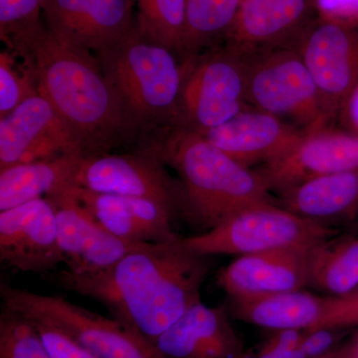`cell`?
Returning <instances> with one entry per match:
<instances>
[{
    "mask_svg": "<svg viewBox=\"0 0 358 358\" xmlns=\"http://www.w3.org/2000/svg\"><path fill=\"white\" fill-rule=\"evenodd\" d=\"M210 270L209 256L192 251L183 238L147 243L114 265L92 274L66 270L49 274L59 288L93 299L112 317L155 345L192 306Z\"/></svg>",
    "mask_w": 358,
    "mask_h": 358,
    "instance_id": "6da1fadb",
    "label": "cell"
},
{
    "mask_svg": "<svg viewBox=\"0 0 358 358\" xmlns=\"http://www.w3.org/2000/svg\"><path fill=\"white\" fill-rule=\"evenodd\" d=\"M21 54L31 63L39 95L76 134L86 157L103 154L126 115L98 59L44 27Z\"/></svg>",
    "mask_w": 358,
    "mask_h": 358,
    "instance_id": "7a4b0ae2",
    "label": "cell"
},
{
    "mask_svg": "<svg viewBox=\"0 0 358 358\" xmlns=\"http://www.w3.org/2000/svg\"><path fill=\"white\" fill-rule=\"evenodd\" d=\"M154 150L178 174L185 219L202 232L252 205L275 201L256 169L242 166L192 129L176 126Z\"/></svg>",
    "mask_w": 358,
    "mask_h": 358,
    "instance_id": "3957f363",
    "label": "cell"
},
{
    "mask_svg": "<svg viewBox=\"0 0 358 358\" xmlns=\"http://www.w3.org/2000/svg\"><path fill=\"white\" fill-rule=\"evenodd\" d=\"M176 52L150 41L136 26L126 38L99 54V62L121 100L124 115L136 120L176 121L185 62Z\"/></svg>",
    "mask_w": 358,
    "mask_h": 358,
    "instance_id": "277c9868",
    "label": "cell"
},
{
    "mask_svg": "<svg viewBox=\"0 0 358 358\" xmlns=\"http://www.w3.org/2000/svg\"><path fill=\"white\" fill-rule=\"evenodd\" d=\"M247 103L305 133L334 121L317 84L293 47H277L243 55Z\"/></svg>",
    "mask_w": 358,
    "mask_h": 358,
    "instance_id": "5b68a950",
    "label": "cell"
},
{
    "mask_svg": "<svg viewBox=\"0 0 358 358\" xmlns=\"http://www.w3.org/2000/svg\"><path fill=\"white\" fill-rule=\"evenodd\" d=\"M338 234V228L301 217L274 201L242 209L210 230L183 238V243L201 255L239 257L312 249Z\"/></svg>",
    "mask_w": 358,
    "mask_h": 358,
    "instance_id": "8992f818",
    "label": "cell"
},
{
    "mask_svg": "<svg viewBox=\"0 0 358 358\" xmlns=\"http://www.w3.org/2000/svg\"><path fill=\"white\" fill-rule=\"evenodd\" d=\"M0 294L3 307L57 329L99 358H164L154 345L119 320L90 312L60 296L3 284Z\"/></svg>",
    "mask_w": 358,
    "mask_h": 358,
    "instance_id": "52a82bcc",
    "label": "cell"
},
{
    "mask_svg": "<svg viewBox=\"0 0 358 358\" xmlns=\"http://www.w3.org/2000/svg\"><path fill=\"white\" fill-rule=\"evenodd\" d=\"M176 124L204 134L248 108L246 63L228 46L185 59Z\"/></svg>",
    "mask_w": 358,
    "mask_h": 358,
    "instance_id": "ba28073f",
    "label": "cell"
},
{
    "mask_svg": "<svg viewBox=\"0 0 358 358\" xmlns=\"http://www.w3.org/2000/svg\"><path fill=\"white\" fill-rule=\"evenodd\" d=\"M166 166L154 148L136 154L89 155L80 162L73 185L95 192L152 200L176 219L185 218L182 186Z\"/></svg>",
    "mask_w": 358,
    "mask_h": 358,
    "instance_id": "9c48e42d",
    "label": "cell"
},
{
    "mask_svg": "<svg viewBox=\"0 0 358 358\" xmlns=\"http://www.w3.org/2000/svg\"><path fill=\"white\" fill-rule=\"evenodd\" d=\"M293 48L300 54L334 121L358 84V25L317 16Z\"/></svg>",
    "mask_w": 358,
    "mask_h": 358,
    "instance_id": "30bf717a",
    "label": "cell"
},
{
    "mask_svg": "<svg viewBox=\"0 0 358 358\" xmlns=\"http://www.w3.org/2000/svg\"><path fill=\"white\" fill-rule=\"evenodd\" d=\"M72 155L86 157L81 141L38 93L0 120V171Z\"/></svg>",
    "mask_w": 358,
    "mask_h": 358,
    "instance_id": "8fae6325",
    "label": "cell"
},
{
    "mask_svg": "<svg viewBox=\"0 0 358 358\" xmlns=\"http://www.w3.org/2000/svg\"><path fill=\"white\" fill-rule=\"evenodd\" d=\"M358 169V136L331 124L306 134L288 152L256 169L271 193L308 180Z\"/></svg>",
    "mask_w": 358,
    "mask_h": 358,
    "instance_id": "7c38bea8",
    "label": "cell"
},
{
    "mask_svg": "<svg viewBox=\"0 0 358 358\" xmlns=\"http://www.w3.org/2000/svg\"><path fill=\"white\" fill-rule=\"evenodd\" d=\"M0 261L34 274L51 272L64 263L55 209L46 197L0 212Z\"/></svg>",
    "mask_w": 358,
    "mask_h": 358,
    "instance_id": "4fadbf2b",
    "label": "cell"
},
{
    "mask_svg": "<svg viewBox=\"0 0 358 358\" xmlns=\"http://www.w3.org/2000/svg\"><path fill=\"white\" fill-rule=\"evenodd\" d=\"M46 199L55 209L59 246L70 272H99L114 265L131 250L147 244L131 243L110 234L75 199L69 186Z\"/></svg>",
    "mask_w": 358,
    "mask_h": 358,
    "instance_id": "5bb4252c",
    "label": "cell"
},
{
    "mask_svg": "<svg viewBox=\"0 0 358 358\" xmlns=\"http://www.w3.org/2000/svg\"><path fill=\"white\" fill-rule=\"evenodd\" d=\"M48 29L63 41L96 53L133 31L129 0H44Z\"/></svg>",
    "mask_w": 358,
    "mask_h": 358,
    "instance_id": "9a60e30c",
    "label": "cell"
},
{
    "mask_svg": "<svg viewBox=\"0 0 358 358\" xmlns=\"http://www.w3.org/2000/svg\"><path fill=\"white\" fill-rule=\"evenodd\" d=\"M317 13V0H241L225 46L242 55L293 47Z\"/></svg>",
    "mask_w": 358,
    "mask_h": 358,
    "instance_id": "2e32d148",
    "label": "cell"
},
{
    "mask_svg": "<svg viewBox=\"0 0 358 358\" xmlns=\"http://www.w3.org/2000/svg\"><path fill=\"white\" fill-rule=\"evenodd\" d=\"M82 206L110 234L131 243H167L180 239L174 216L152 200L92 192L70 185Z\"/></svg>",
    "mask_w": 358,
    "mask_h": 358,
    "instance_id": "e0dca14e",
    "label": "cell"
},
{
    "mask_svg": "<svg viewBox=\"0 0 358 358\" xmlns=\"http://www.w3.org/2000/svg\"><path fill=\"white\" fill-rule=\"evenodd\" d=\"M306 134L275 115L248 107L230 121L201 134L242 166L251 169L282 157Z\"/></svg>",
    "mask_w": 358,
    "mask_h": 358,
    "instance_id": "ac0fdd59",
    "label": "cell"
},
{
    "mask_svg": "<svg viewBox=\"0 0 358 358\" xmlns=\"http://www.w3.org/2000/svg\"><path fill=\"white\" fill-rule=\"evenodd\" d=\"M155 346L164 358H245L247 355L226 310L201 301L164 331Z\"/></svg>",
    "mask_w": 358,
    "mask_h": 358,
    "instance_id": "d6986e66",
    "label": "cell"
},
{
    "mask_svg": "<svg viewBox=\"0 0 358 358\" xmlns=\"http://www.w3.org/2000/svg\"><path fill=\"white\" fill-rule=\"evenodd\" d=\"M310 249L277 250L239 256L217 275L229 298L296 291L308 286Z\"/></svg>",
    "mask_w": 358,
    "mask_h": 358,
    "instance_id": "ffe728a7",
    "label": "cell"
},
{
    "mask_svg": "<svg viewBox=\"0 0 358 358\" xmlns=\"http://www.w3.org/2000/svg\"><path fill=\"white\" fill-rule=\"evenodd\" d=\"M275 203L315 222L352 227L358 222V169L308 179L279 193Z\"/></svg>",
    "mask_w": 358,
    "mask_h": 358,
    "instance_id": "44dd1931",
    "label": "cell"
},
{
    "mask_svg": "<svg viewBox=\"0 0 358 358\" xmlns=\"http://www.w3.org/2000/svg\"><path fill=\"white\" fill-rule=\"evenodd\" d=\"M327 296L303 289L229 298L233 317L271 331H307L324 315Z\"/></svg>",
    "mask_w": 358,
    "mask_h": 358,
    "instance_id": "7402d4cb",
    "label": "cell"
},
{
    "mask_svg": "<svg viewBox=\"0 0 358 358\" xmlns=\"http://www.w3.org/2000/svg\"><path fill=\"white\" fill-rule=\"evenodd\" d=\"M85 157L14 164L0 171V212L47 197L74 185L80 162Z\"/></svg>",
    "mask_w": 358,
    "mask_h": 358,
    "instance_id": "603a6c76",
    "label": "cell"
},
{
    "mask_svg": "<svg viewBox=\"0 0 358 358\" xmlns=\"http://www.w3.org/2000/svg\"><path fill=\"white\" fill-rule=\"evenodd\" d=\"M338 235L308 252V286L327 296H343L358 287V232Z\"/></svg>",
    "mask_w": 358,
    "mask_h": 358,
    "instance_id": "cb8c5ba5",
    "label": "cell"
},
{
    "mask_svg": "<svg viewBox=\"0 0 358 358\" xmlns=\"http://www.w3.org/2000/svg\"><path fill=\"white\" fill-rule=\"evenodd\" d=\"M241 0H185L182 53L195 57L204 47L225 38Z\"/></svg>",
    "mask_w": 358,
    "mask_h": 358,
    "instance_id": "d4e9b609",
    "label": "cell"
},
{
    "mask_svg": "<svg viewBox=\"0 0 358 358\" xmlns=\"http://www.w3.org/2000/svg\"><path fill=\"white\" fill-rule=\"evenodd\" d=\"M136 29L145 38L182 53L185 0H138Z\"/></svg>",
    "mask_w": 358,
    "mask_h": 358,
    "instance_id": "484cf974",
    "label": "cell"
},
{
    "mask_svg": "<svg viewBox=\"0 0 358 358\" xmlns=\"http://www.w3.org/2000/svg\"><path fill=\"white\" fill-rule=\"evenodd\" d=\"M44 0H0V37L11 51L22 53L43 28L40 15Z\"/></svg>",
    "mask_w": 358,
    "mask_h": 358,
    "instance_id": "4316f807",
    "label": "cell"
},
{
    "mask_svg": "<svg viewBox=\"0 0 358 358\" xmlns=\"http://www.w3.org/2000/svg\"><path fill=\"white\" fill-rule=\"evenodd\" d=\"M0 358H51L31 320L2 306Z\"/></svg>",
    "mask_w": 358,
    "mask_h": 358,
    "instance_id": "83f0119b",
    "label": "cell"
},
{
    "mask_svg": "<svg viewBox=\"0 0 358 358\" xmlns=\"http://www.w3.org/2000/svg\"><path fill=\"white\" fill-rule=\"evenodd\" d=\"M37 93L31 63L23 67L17 64L13 51H2L0 54V117H6L23 101Z\"/></svg>",
    "mask_w": 358,
    "mask_h": 358,
    "instance_id": "f1b7e54d",
    "label": "cell"
},
{
    "mask_svg": "<svg viewBox=\"0 0 358 358\" xmlns=\"http://www.w3.org/2000/svg\"><path fill=\"white\" fill-rule=\"evenodd\" d=\"M322 327L341 329L358 327V287L343 296H327L324 315L312 329Z\"/></svg>",
    "mask_w": 358,
    "mask_h": 358,
    "instance_id": "f546056e",
    "label": "cell"
},
{
    "mask_svg": "<svg viewBox=\"0 0 358 358\" xmlns=\"http://www.w3.org/2000/svg\"><path fill=\"white\" fill-rule=\"evenodd\" d=\"M348 329L336 327H315L303 331L300 350L305 358H320L343 345Z\"/></svg>",
    "mask_w": 358,
    "mask_h": 358,
    "instance_id": "4dcf8cb0",
    "label": "cell"
},
{
    "mask_svg": "<svg viewBox=\"0 0 358 358\" xmlns=\"http://www.w3.org/2000/svg\"><path fill=\"white\" fill-rule=\"evenodd\" d=\"M32 322L51 358H99L57 329L36 320Z\"/></svg>",
    "mask_w": 358,
    "mask_h": 358,
    "instance_id": "1f68e13d",
    "label": "cell"
},
{
    "mask_svg": "<svg viewBox=\"0 0 358 358\" xmlns=\"http://www.w3.org/2000/svg\"><path fill=\"white\" fill-rule=\"evenodd\" d=\"M336 120L339 128L358 136V84L341 106Z\"/></svg>",
    "mask_w": 358,
    "mask_h": 358,
    "instance_id": "d6a6232c",
    "label": "cell"
},
{
    "mask_svg": "<svg viewBox=\"0 0 358 358\" xmlns=\"http://www.w3.org/2000/svg\"><path fill=\"white\" fill-rule=\"evenodd\" d=\"M245 358H305V357L301 352L300 348L294 350H280L263 343L254 352H247Z\"/></svg>",
    "mask_w": 358,
    "mask_h": 358,
    "instance_id": "836d02e7",
    "label": "cell"
},
{
    "mask_svg": "<svg viewBox=\"0 0 358 358\" xmlns=\"http://www.w3.org/2000/svg\"><path fill=\"white\" fill-rule=\"evenodd\" d=\"M350 358H358V331L343 343Z\"/></svg>",
    "mask_w": 358,
    "mask_h": 358,
    "instance_id": "e575fe53",
    "label": "cell"
},
{
    "mask_svg": "<svg viewBox=\"0 0 358 358\" xmlns=\"http://www.w3.org/2000/svg\"><path fill=\"white\" fill-rule=\"evenodd\" d=\"M320 358H350V355H348V352H346L345 345H343H343L338 346L336 350H334V352Z\"/></svg>",
    "mask_w": 358,
    "mask_h": 358,
    "instance_id": "d590c367",
    "label": "cell"
},
{
    "mask_svg": "<svg viewBox=\"0 0 358 358\" xmlns=\"http://www.w3.org/2000/svg\"><path fill=\"white\" fill-rule=\"evenodd\" d=\"M350 230L352 231V232H358V222L355 223V225H352V227H350Z\"/></svg>",
    "mask_w": 358,
    "mask_h": 358,
    "instance_id": "8d00e7d4",
    "label": "cell"
}]
</instances>
